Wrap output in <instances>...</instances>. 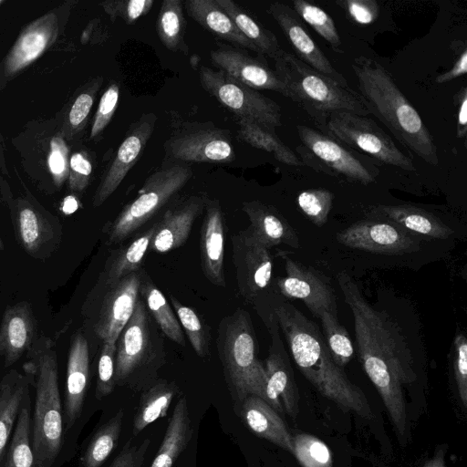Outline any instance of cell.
Here are the masks:
<instances>
[{
    "label": "cell",
    "mask_w": 467,
    "mask_h": 467,
    "mask_svg": "<svg viewBox=\"0 0 467 467\" xmlns=\"http://www.w3.org/2000/svg\"><path fill=\"white\" fill-rule=\"evenodd\" d=\"M458 105L457 137L463 139L467 132V88H463L455 97Z\"/></svg>",
    "instance_id": "cell-55"
},
{
    "label": "cell",
    "mask_w": 467,
    "mask_h": 467,
    "mask_svg": "<svg viewBox=\"0 0 467 467\" xmlns=\"http://www.w3.org/2000/svg\"><path fill=\"white\" fill-rule=\"evenodd\" d=\"M141 270L113 284L98 281L90 292L85 311L91 316L93 331L102 343H116L131 317L139 298Z\"/></svg>",
    "instance_id": "cell-9"
},
{
    "label": "cell",
    "mask_w": 467,
    "mask_h": 467,
    "mask_svg": "<svg viewBox=\"0 0 467 467\" xmlns=\"http://www.w3.org/2000/svg\"><path fill=\"white\" fill-rule=\"evenodd\" d=\"M192 176L190 166L184 162L169 161L152 172L137 196L105 225L107 244H120L139 230L186 185Z\"/></svg>",
    "instance_id": "cell-8"
},
{
    "label": "cell",
    "mask_w": 467,
    "mask_h": 467,
    "mask_svg": "<svg viewBox=\"0 0 467 467\" xmlns=\"http://www.w3.org/2000/svg\"><path fill=\"white\" fill-rule=\"evenodd\" d=\"M337 278L353 315L360 363L379 393L401 442L408 431L403 387L416 379L411 352L398 325L367 301L352 277L341 272Z\"/></svg>",
    "instance_id": "cell-1"
},
{
    "label": "cell",
    "mask_w": 467,
    "mask_h": 467,
    "mask_svg": "<svg viewBox=\"0 0 467 467\" xmlns=\"http://www.w3.org/2000/svg\"><path fill=\"white\" fill-rule=\"evenodd\" d=\"M78 208V202L73 196H69L65 200L64 211L67 213H72Z\"/></svg>",
    "instance_id": "cell-59"
},
{
    "label": "cell",
    "mask_w": 467,
    "mask_h": 467,
    "mask_svg": "<svg viewBox=\"0 0 467 467\" xmlns=\"http://www.w3.org/2000/svg\"><path fill=\"white\" fill-rule=\"evenodd\" d=\"M30 400L24 397L9 448L2 467H33L34 454L30 442Z\"/></svg>",
    "instance_id": "cell-39"
},
{
    "label": "cell",
    "mask_w": 467,
    "mask_h": 467,
    "mask_svg": "<svg viewBox=\"0 0 467 467\" xmlns=\"http://www.w3.org/2000/svg\"><path fill=\"white\" fill-rule=\"evenodd\" d=\"M119 99V87L117 83L111 82L99 99L90 130V140L99 137L109 125L118 108Z\"/></svg>",
    "instance_id": "cell-49"
},
{
    "label": "cell",
    "mask_w": 467,
    "mask_h": 467,
    "mask_svg": "<svg viewBox=\"0 0 467 467\" xmlns=\"http://www.w3.org/2000/svg\"><path fill=\"white\" fill-rule=\"evenodd\" d=\"M239 137L251 146L266 150L280 162L301 166L303 162L275 133V130L245 118H238Z\"/></svg>",
    "instance_id": "cell-36"
},
{
    "label": "cell",
    "mask_w": 467,
    "mask_h": 467,
    "mask_svg": "<svg viewBox=\"0 0 467 467\" xmlns=\"http://www.w3.org/2000/svg\"><path fill=\"white\" fill-rule=\"evenodd\" d=\"M333 199L330 191L319 188L301 192L296 197V202L304 214L315 225L321 227L328 220Z\"/></svg>",
    "instance_id": "cell-46"
},
{
    "label": "cell",
    "mask_w": 467,
    "mask_h": 467,
    "mask_svg": "<svg viewBox=\"0 0 467 467\" xmlns=\"http://www.w3.org/2000/svg\"><path fill=\"white\" fill-rule=\"evenodd\" d=\"M4 250V244H3V241L0 237V252H2Z\"/></svg>",
    "instance_id": "cell-60"
},
{
    "label": "cell",
    "mask_w": 467,
    "mask_h": 467,
    "mask_svg": "<svg viewBox=\"0 0 467 467\" xmlns=\"http://www.w3.org/2000/svg\"><path fill=\"white\" fill-rule=\"evenodd\" d=\"M12 211L16 234L21 245L29 254L36 257L54 237L51 223L26 199H16Z\"/></svg>",
    "instance_id": "cell-30"
},
{
    "label": "cell",
    "mask_w": 467,
    "mask_h": 467,
    "mask_svg": "<svg viewBox=\"0 0 467 467\" xmlns=\"http://www.w3.org/2000/svg\"><path fill=\"white\" fill-rule=\"evenodd\" d=\"M165 354L161 329L139 295L134 312L116 341L115 384L148 388L156 381Z\"/></svg>",
    "instance_id": "cell-7"
},
{
    "label": "cell",
    "mask_w": 467,
    "mask_h": 467,
    "mask_svg": "<svg viewBox=\"0 0 467 467\" xmlns=\"http://www.w3.org/2000/svg\"><path fill=\"white\" fill-rule=\"evenodd\" d=\"M233 263L239 295L255 305L272 279L273 263L269 249L246 229L231 237Z\"/></svg>",
    "instance_id": "cell-14"
},
{
    "label": "cell",
    "mask_w": 467,
    "mask_h": 467,
    "mask_svg": "<svg viewBox=\"0 0 467 467\" xmlns=\"http://www.w3.org/2000/svg\"><path fill=\"white\" fill-rule=\"evenodd\" d=\"M103 78L97 77L84 85L71 103L64 120L62 134L68 140L85 128Z\"/></svg>",
    "instance_id": "cell-41"
},
{
    "label": "cell",
    "mask_w": 467,
    "mask_h": 467,
    "mask_svg": "<svg viewBox=\"0 0 467 467\" xmlns=\"http://www.w3.org/2000/svg\"><path fill=\"white\" fill-rule=\"evenodd\" d=\"M177 392L174 383L156 380L146 388L133 420V432L138 434L148 425L163 417Z\"/></svg>",
    "instance_id": "cell-37"
},
{
    "label": "cell",
    "mask_w": 467,
    "mask_h": 467,
    "mask_svg": "<svg viewBox=\"0 0 467 467\" xmlns=\"http://www.w3.org/2000/svg\"><path fill=\"white\" fill-rule=\"evenodd\" d=\"M123 410H119L94 435L82 458L81 467H100L116 448L122 427Z\"/></svg>",
    "instance_id": "cell-40"
},
{
    "label": "cell",
    "mask_w": 467,
    "mask_h": 467,
    "mask_svg": "<svg viewBox=\"0 0 467 467\" xmlns=\"http://www.w3.org/2000/svg\"><path fill=\"white\" fill-rule=\"evenodd\" d=\"M217 351L226 381L243 401L254 395L266 402L267 378L256 357V337L250 314L239 307L221 319L217 329Z\"/></svg>",
    "instance_id": "cell-6"
},
{
    "label": "cell",
    "mask_w": 467,
    "mask_h": 467,
    "mask_svg": "<svg viewBox=\"0 0 467 467\" xmlns=\"http://www.w3.org/2000/svg\"><path fill=\"white\" fill-rule=\"evenodd\" d=\"M467 73V50L466 48L461 53L459 58L454 63L453 67L445 73L439 75L436 78L437 83L449 82L460 76Z\"/></svg>",
    "instance_id": "cell-56"
},
{
    "label": "cell",
    "mask_w": 467,
    "mask_h": 467,
    "mask_svg": "<svg viewBox=\"0 0 467 467\" xmlns=\"http://www.w3.org/2000/svg\"><path fill=\"white\" fill-rule=\"evenodd\" d=\"M240 32L259 50L261 56L275 59L282 50L275 35L254 20L233 0H216Z\"/></svg>",
    "instance_id": "cell-35"
},
{
    "label": "cell",
    "mask_w": 467,
    "mask_h": 467,
    "mask_svg": "<svg viewBox=\"0 0 467 467\" xmlns=\"http://www.w3.org/2000/svg\"><path fill=\"white\" fill-rule=\"evenodd\" d=\"M423 467H447L445 463L444 451L439 448L433 457L424 463Z\"/></svg>",
    "instance_id": "cell-57"
},
{
    "label": "cell",
    "mask_w": 467,
    "mask_h": 467,
    "mask_svg": "<svg viewBox=\"0 0 467 467\" xmlns=\"http://www.w3.org/2000/svg\"><path fill=\"white\" fill-rule=\"evenodd\" d=\"M153 4L152 0H111L101 2L100 5L112 22L121 18L126 24L131 25L146 16Z\"/></svg>",
    "instance_id": "cell-47"
},
{
    "label": "cell",
    "mask_w": 467,
    "mask_h": 467,
    "mask_svg": "<svg viewBox=\"0 0 467 467\" xmlns=\"http://www.w3.org/2000/svg\"><path fill=\"white\" fill-rule=\"evenodd\" d=\"M8 175L7 167L5 164V151H4V141L0 132V183L3 181L4 176Z\"/></svg>",
    "instance_id": "cell-58"
},
{
    "label": "cell",
    "mask_w": 467,
    "mask_h": 467,
    "mask_svg": "<svg viewBox=\"0 0 467 467\" xmlns=\"http://www.w3.org/2000/svg\"><path fill=\"white\" fill-rule=\"evenodd\" d=\"M294 11L308 24L336 52H341V40L331 16L322 8L305 0L292 3Z\"/></svg>",
    "instance_id": "cell-44"
},
{
    "label": "cell",
    "mask_w": 467,
    "mask_h": 467,
    "mask_svg": "<svg viewBox=\"0 0 467 467\" xmlns=\"http://www.w3.org/2000/svg\"><path fill=\"white\" fill-rule=\"evenodd\" d=\"M58 35V17L48 12L21 30L17 39L3 61L5 78H13L48 49Z\"/></svg>",
    "instance_id": "cell-22"
},
{
    "label": "cell",
    "mask_w": 467,
    "mask_h": 467,
    "mask_svg": "<svg viewBox=\"0 0 467 467\" xmlns=\"http://www.w3.org/2000/svg\"><path fill=\"white\" fill-rule=\"evenodd\" d=\"M367 214L373 220L388 222L431 238L446 239L453 234V230L433 213L410 204H379L370 207Z\"/></svg>",
    "instance_id": "cell-27"
},
{
    "label": "cell",
    "mask_w": 467,
    "mask_h": 467,
    "mask_svg": "<svg viewBox=\"0 0 467 467\" xmlns=\"http://www.w3.org/2000/svg\"><path fill=\"white\" fill-rule=\"evenodd\" d=\"M336 4L360 25L371 24L379 15L378 3L374 0H339Z\"/></svg>",
    "instance_id": "cell-53"
},
{
    "label": "cell",
    "mask_w": 467,
    "mask_h": 467,
    "mask_svg": "<svg viewBox=\"0 0 467 467\" xmlns=\"http://www.w3.org/2000/svg\"><path fill=\"white\" fill-rule=\"evenodd\" d=\"M243 401V416L250 430L293 454V437L276 410L257 396Z\"/></svg>",
    "instance_id": "cell-29"
},
{
    "label": "cell",
    "mask_w": 467,
    "mask_h": 467,
    "mask_svg": "<svg viewBox=\"0 0 467 467\" xmlns=\"http://www.w3.org/2000/svg\"><path fill=\"white\" fill-rule=\"evenodd\" d=\"M319 319L322 336L327 344L333 361L341 368L345 367L354 355V347L346 327L337 319V316L328 311L321 313Z\"/></svg>",
    "instance_id": "cell-43"
},
{
    "label": "cell",
    "mask_w": 467,
    "mask_h": 467,
    "mask_svg": "<svg viewBox=\"0 0 467 467\" xmlns=\"http://www.w3.org/2000/svg\"><path fill=\"white\" fill-rule=\"evenodd\" d=\"M3 1H0V4L2 3Z\"/></svg>",
    "instance_id": "cell-61"
},
{
    "label": "cell",
    "mask_w": 467,
    "mask_h": 467,
    "mask_svg": "<svg viewBox=\"0 0 467 467\" xmlns=\"http://www.w3.org/2000/svg\"><path fill=\"white\" fill-rule=\"evenodd\" d=\"M267 11L290 42L298 59L337 83L348 86L345 77L333 67L308 35L302 20L292 7L275 2L269 5Z\"/></svg>",
    "instance_id": "cell-21"
},
{
    "label": "cell",
    "mask_w": 467,
    "mask_h": 467,
    "mask_svg": "<svg viewBox=\"0 0 467 467\" xmlns=\"http://www.w3.org/2000/svg\"><path fill=\"white\" fill-rule=\"evenodd\" d=\"M139 295L145 302L161 333L169 339L184 347L183 331L174 311L143 268L141 270Z\"/></svg>",
    "instance_id": "cell-33"
},
{
    "label": "cell",
    "mask_w": 467,
    "mask_h": 467,
    "mask_svg": "<svg viewBox=\"0 0 467 467\" xmlns=\"http://www.w3.org/2000/svg\"><path fill=\"white\" fill-rule=\"evenodd\" d=\"M165 151L174 162H232L234 150L228 130L208 123L184 125L166 141Z\"/></svg>",
    "instance_id": "cell-13"
},
{
    "label": "cell",
    "mask_w": 467,
    "mask_h": 467,
    "mask_svg": "<svg viewBox=\"0 0 467 467\" xmlns=\"http://www.w3.org/2000/svg\"><path fill=\"white\" fill-rule=\"evenodd\" d=\"M35 319L30 305L20 302L6 307L0 326V355L5 366L16 363L32 347Z\"/></svg>",
    "instance_id": "cell-26"
},
{
    "label": "cell",
    "mask_w": 467,
    "mask_h": 467,
    "mask_svg": "<svg viewBox=\"0 0 467 467\" xmlns=\"http://www.w3.org/2000/svg\"><path fill=\"white\" fill-rule=\"evenodd\" d=\"M273 315L304 377L323 396L341 408L363 418H371L366 395L333 361L317 324L287 302L276 306Z\"/></svg>",
    "instance_id": "cell-2"
},
{
    "label": "cell",
    "mask_w": 467,
    "mask_h": 467,
    "mask_svg": "<svg viewBox=\"0 0 467 467\" xmlns=\"http://www.w3.org/2000/svg\"><path fill=\"white\" fill-rule=\"evenodd\" d=\"M154 230L155 223L140 233L129 244L113 250L107 258L98 281L106 285L113 284L140 270L145 254L150 249Z\"/></svg>",
    "instance_id": "cell-31"
},
{
    "label": "cell",
    "mask_w": 467,
    "mask_h": 467,
    "mask_svg": "<svg viewBox=\"0 0 467 467\" xmlns=\"http://www.w3.org/2000/svg\"><path fill=\"white\" fill-rule=\"evenodd\" d=\"M327 135L385 164L406 171L416 170L411 159L406 156L391 138L367 116L345 111L334 112L327 121Z\"/></svg>",
    "instance_id": "cell-10"
},
{
    "label": "cell",
    "mask_w": 467,
    "mask_h": 467,
    "mask_svg": "<svg viewBox=\"0 0 467 467\" xmlns=\"http://www.w3.org/2000/svg\"><path fill=\"white\" fill-rule=\"evenodd\" d=\"M116 343H102L99 363L96 397L101 400L115 388Z\"/></svg>",
    "instance_id": "cell-48"
},
{
    "label": "cell",
    "mask_w": 467,
    "mask_h": 467,
    "mask_svg": "<svg viewBox=\"0 0 467 467\" xmlns=\"http://www.w3.org/2000/svg\"><path fill=\"white\" fill-rule=\"evenodd\" d=\"M341 244L370 253L400 255L420 250V240L400 226L379 220H362L336 236Z\"/></svg>",
    "instance_id": "cell-16"
},
{
    "label": "cell",
    "mask_w": 467,
    "mask_h": 467,
    "mask_svg": "<svg viewBox=\"0 0 467 467\" xmlns=\"http://www.w3.org/2000/svg\"><path fill=\"white\" fill-rule=\"evenodd\" d=\"M27 391V379L16 370L0 379V462Z\"/></svg>",
    "instance_id": "cell-34"
},
{
    "label": "cell",
    "mask_w": 467,
    "mask_h": 467,
    "mask_svg": "<svg viewBox=\"0 0 467 467\" xmlns=\"http://www.w3.org/2000/svg\"><path fill=\"white\" fill-rule=\"evenodd\" d=\"M242 210L250 221L247 230L268 249L280 244L300 247L296 231L274 206L251 201L243 202Z\"/></svg>",
    "instance_id": "cell-25"
},
{
    "label": "cell",
    "mask_w": 467,
    "mask_h": 467,
    "mask_svg": "<svg viewBox=\"0 0 467 467\" xmlns=\"http://www.w3.org/2000/svg\"><path fill=\"white\" fill-rule=\"evenodd\" d=\"M156 120L155 114L147 113L130 126L124 140L101 176L92 200L94 207L100 206L117 190L138 161L151 137Z\"/></svg>",
    "instance_id": "cell-18"
},
{
    "label": "cell",
    "mask_w": 467,
    "mask_h": 467,
    "mask_svg": "<svg viewBox=\"0 0 467 467\" xmlns=\"http://www.w3.org/2000/svg\"><path fill=\"white\" fill-rule=\"evenodd\" d=\"M186 22L181 0H164L156 20V31L161 43L171 51L188 54L184 41Z\"/></svg>",
    "instance_id": "cell-38"
},
{
    "label": "cell",
    "mask_w": 467,
    "mask_h": 467,
    "mask_svg": "<svg viewBox=\"0 0 467 467\" xmlns=\"http://www.w3.org/2000/svg\"><path fill=\"white\" fill-rule=\"evenodd\" d=\"M271 345L265 367L266 383V402L276 411L296 418L298 413L299 393L289 357L279 334V327L272 314L265 322Z\"/></svg>",
    "instance_id": "cell-17"
},
{
    "label": "cell",
    "mask_w": 467,
    "mask_h": 467,
    "mask_svg": "<svg viewBox=\"0 0 467 467\" xmlns=\"http://www.w3.org/2000/svg\"><path fill=\"white\" fill-rule=\"evenodd\" d=\"M199 78L203 89L238 118L253 119L272 130L281 126V109L273 99L219 69L202 67Z\"/></svg>",
    "instance_id": "cell-12"
},
{
    "label": "cell",
    "mask_w": 467,
    "mask_h": 467,
    "mask_svg": "<svg viewBox=\"0 0 467 467\" xmlns=\"http://www.w3.org/2000/svg\"><path fill=\"white\" fill-rule=\"evenodd\" d=\"M170 300L180 325L184 329L197 356L208 357L211 346L209 327L193 308L182 304L173 295H170Z\"/></svg>",
    "instance_id": "cell-42"
},
{
    "label": "cell",
    "mask_w": 467,
    "mask_h": 467,
    "mask_svg": "<svg viewBox=\"0 0 467 467\" xmlns=\"http://www.w3.org/2000/svg\"><path fill=\"white\" fill-rule=\"evenodd\" d=\"M359 95L369 113L379 119L410 151L437 165V147L416 109L389 72L374 59L358 57L352 63Z\"/></svg>",
    "instance_id": "cell-3"
},
{
    "label": "cell",
    "mask_w": 467,
    "mask_h": 467,
    "mask_svg": "<svg viewBox=\"0 0 467 467\" xmlns=\"http://www.w3.org/2000/svg\"><path fill=\"white\" fill-rule=\"evenodd\" d=\"M208 197L194 194L179 200L168 207L155 223L150 251L165 254L182 246L187 241L192 225L202 213Z\"/></svg>",
    "instance_id": "cell-20"
},
{
    "label": "cell",
    "mask_w": 467,
    "mask_h": 467,
    "mask_svg": "<svg viewBox=\"0 0 467 467\" xmlns=\"http://www.w3.org/2000/svg\"><path fill=\"white\" fill-rule=\"evenodd\" d=\"M47 164L56 185L60 186L68 178V149L61 134H57L50 142Z\"/></svg>",
    "instance_id": "cell-51"
},
{
    "label": "cell",
    "mask_w": 467,
    "mask_h": 467,
    "mask_svg": "<svg viewBox=\"0 0 467 467\" xmlns=\"http://www.w3.org/2000/svg\"><path fill=\"white\" fill-rule=\"evenodd\" d=\"M301 144L296 148L303 164L317 171L361 184L375 182L373 172L337 140L305 125L296 126Z\"/></svg>",
    "instance_id": "cell-11"
},
{
    "label": "cell",
    "mask_w": 467,
    "mask_h": 467,
    "mask_svg": "<svg viewBox=\"0 0 467 467\" xmlns=\"http://www.w3.org/2000/svg\"><path fill=\"white\" fill-rule=\"evenodd\" d=\"M24 368L35 379L36 402L32 426L33 467H51L61 448L63 415L58 368L54 344L41 337L28 351Z\"/></svg>",
    "instance_id": "cell-4"
},
{
    "label": "cell",
    "mask_w": 467,
    "mask_h": 467,
    "mask_svg": "<svg viewBox=\"0 0 467 467\" xmlns=\"http://www.w3.org/2000/svg\"><path fill=\"white\" fill-rule=\"evenodd\" d=\"M274 60L275 71L288 98L307 113L321 132L327 135V121L334 112L369 114L359 93L315 70L295 55L282 49Z\"/></svg>",
    "instance_id": "cell-5"
},
{
    "label": "cell",
    "mask_w": 467,
    "mask_h": 467,
    "mask_svg": "<svg viewBox=\"0 0 467 467\" xmlns=\"http://www.w3.org/2000/svg\"><path fill=\"white\" fill-rule=\"evenodd\" d=\"M285 276L277 279L280 293L287 298L303 301L313 316L324 311L337 316V302L329 279L313 267L284 255Z\"/></svg>",
    "instance_id": "cell-15"
},
{
    "label": "cell",
    "mask_w": 467,
    "mask_h": 467,
    "mask_svg": "<svg viewBox=\"0 0 467 467\" xmlns=\"http://www.w3.org/2000/svg\"><path fill=\"white\" fill-rule=\"evenodd\" d=\"M188 16L215 36L232 46L258 53L259 50L240 32L216 0H186Z\"/></svg>",
    "instance_id": "cell-28"
},
{
    "label": "cell",
    "mask_w": 467,
    "mask_h": 467,
    "mask_svg": "<svg viewBox=\"0 0 467 467\" xmlns=\"http://www.w3.org/2000/svg\"><path fill=\"white\" fill-rule=\"evenodd\" d=\"M89 373V352L87 338L77 332L71 338L67 358L65 389L66 429L69 430L79 418Z\"/></svg>",
    "instance_id": "cell-24"
},
{
    "label": "cell",
    "mask_w": 467,
    "mask_h": 467,
    "mask_svg": "<svg viewBox=\"0 0 467 467\" xmlns=\"http://www.w3.org/2000/svg\"><path fill=\"white\" fill-rule=\"evenodd\" d=\"M150 443V439H145L140 445L128 441L109 467H142Z\"/></svg>",
    "instance_id": "cell-54"
},
{
    "label": "cell",
    "mask_w": 467,
    "mask_h": 467,
    "mask_svg": "<svg viewBox=\"0 0 467 467\" xmlns=\"http://www.w3.org/2000/svg\"><path fill=\"white\" fill-rule=\"evenodd\" d=\"M204 210L199 239L201 267L211 284L225 287L223 212L217 199H207Z\"/></svg>",
    "instance_id": "cell-23"
},
{
    "label": "cell",
    "mask_w": 467,
    "mask_h": 467,
    "mask_svg": "<svg viewBox=\"0 0 467 467\" xmlns=\"http://www.w3.org/2000/svg\"><path fill=\"white\" fill-rule=\"evenodd\" d=\"M213 65L253 89H267L288 98V91L265 58L251 57L243 48L219 43L211 51Z\"/></svg>",
    "instance_id": "cell-19"
},
{
    "label": "cell",
    "mask_w": 467,
    "mask_h": 467,
    "mask_svg": "<svg viewBox=\"0 0 467 467\" xmlns=\"http://www.w3.org/2000/svg\"><path fill=\"white\" fill-rule=\"evenodd\" d=\"M192 434L187 402L182 398L174 407L163 440L150 467H172L186 449Z\"/></svg>",
    "instance_id": "cell-32"
},
{
    "label": "cell",
    "mask_w": 467,
    "mask_h": 467,
    "mask_svg": "<svg viewBox=\"0 0 467 467\" xmlns=\"http://www.w3.org/2000/svg\"><path fill=\"white\" fill-rule=\"evenodd\" d=\"M93 163L85 150L77 151L69 159L68 187L72 192H82L88 185Z\"/></svg>",
    "instance_id": "cell-52"
},
{
    "label": "cell",
    "mask_w": 467,
    "mask_h": 467,
    "mask_svg": "<svg viewBox=\"0 0 467 467\" xmlns=\"http://www.w3.org/2000/svg\"><path fill=\"white\" fill-rule=\"evenodd\" d=\"M292 441L293 454L303 467H332L330 450L318 438L309 434H296Z\"/></svg>",
    "instance_id": "cell-45"
},
{
    "label": "cell",
    "mask_w": 467,
    "mask_h": 467,
    "mask_svg": "<svg viewBox=\"0 0 467 467\" xmlns=\"http://www.w3.org/2000/svg\"><path fill=\"white\" fill-rule=\"evenodd\" d=\"M452 350V368L459 398L463 407L467 406V339L464 334L457 331Z\"/></svg>",
    "instance_id": "cell-50"
}]
</instances>
